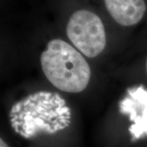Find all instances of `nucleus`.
<instances>
[{"instance_id":"20e7f679","label":"nucleus","mask_w":147,"mask_h":147,"mask_svg":"<svg viewBox=\"0 0 147 147\" xmlns=\"http://www.w3.org/2000/svg\"><path fill=\"white\" fill-rule=\"evenodd\" d=\"M119 107L121 114L128 116L132 123L129 127L132 140L147 135V90L143 86L127 90Z\"/></svg>"},{"instance_id":"f03ea898","label":"nucleus","mask_w":147,"mask_h":147,"mask_svg":"<svg viewBox=\"0 0 147 147\" xmlns=\"http://www.w3.org/2000/svg\"><path fill=\"white\" fill-rule=\"evenodd\" d=\"M40 63L48 81L62 92L78 93L88 85L89 65L81 53L64 40L48 42L41 54Z\"/></svg>"},{"instance_id":"423d86ee","label":"nucleus","mask_w":147,"mask_h":147,"mask_svg":"<svg viewBox=\"0 0 147 147\" xmlns=\"http://www.w3.org/2000/svg\"><path fill=\"white\" fill-rule=\"evenodd\" d=\"M0 147H9L7 146V144L6 143L2 138L0 139Z\"/></svg>"},{"instance_id":"39448f33","label":"nucleus","mask_w":147,"mask_h":147,"mask_svg":"<svg viewBox=\"0 0 147 147\" xmlns=\"http://www.w3.org/2000/svg\"><path fill=\"white\" fill-rule=\"evenodd\" d=\"M115 21L123 26H131L142 21L146 11L145 0H104Z\"/></svg>"},{"instance_id":"7ed1b4c3","label":"nucleus","mask_w":147,"mask_h":147,"mask_svg":"<svg viewBox=\"0 0 147 147\" xmlns=\"http://www.w3.org/2000/svg\"><path fill=\"white\" fill-rule=\"evenodd\" d=\"M66 34L74 46L89 58L97 57L106 45L103 22L90 11L82 9L74 12L68 21Z\"/></svg>"},{"instance_id":"f257e3e1","label":"nucleus","mask_w":147,"mask_h":147,"mask_svg":"<svg viewBox=\"0 0 147 147\" xmlns=\"http://www.w3.org/2000/svg\"><path fill=\"white\" fill-rule=\"evenodd\" d=\"M9 118L14 131L25 138L53 134L70 124L71 113L63 97L51 92H38L17 101Z\"/></svg>"},{"instance_id":"0eeeda50","label":"nucleus","mask_w":147,"mask_h":147,"mask_svg":"<svg viewBox=\"0 0 147 147\" xmlns=\"http://www.w3.org/2000/svg\"><path fill=\"white\" fill-rule=\"evenodd\" d=\"M146 74H147V58H146Z\"/></svg>"}]
</instances>
